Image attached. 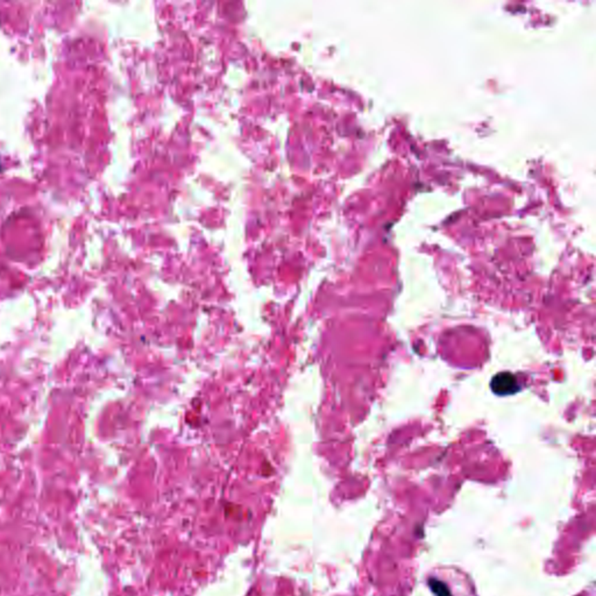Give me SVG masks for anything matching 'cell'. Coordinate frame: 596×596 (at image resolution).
<instances>
[{
  "label": "cell",
  "instance_id": "1",
  "mask_svg": "<svg viewBox=\"0 0 596 596\" xmlns=\"http://www.w3.org/2000/svg\"><path fill=\"white\" fill-rule=\"evenodd\" d=\"M490 389L497 396H512L521 391L522 387L512 373L501 372L493 376Z\"/></svg>",
  "mask_w": 596,
  "mask_h": 596
}]
</instances>
